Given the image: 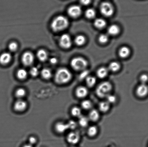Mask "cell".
<instances>
[{"instance_id": "15", "label": "cell", "mask_w": 148, "mask_h": 147, "mask_svg": "<svg viewBox=\"0 0 148 147\" xmlns=\"http://www.w3.org/2000/svg\"><path fill=\"white\" fill-rule=\"evenodd\" d=\"M12 56L10 53L5 52L0 56V63L2 64H6L10 62L11 60Z\"/></svg>"}, {"instance_id": "9", "label": "cell", "mask_w": 148, "mask_h": 147, "mask_svg": "<svg viewBox=\"0 0 148 147\" xmlns=\"http://www.w3.org/2000/svg\"><path fill=\"white\" fill-rule=\"evenodd\" d=\"M82 9L78 5H74L69 7L68 10V13L70 16L76 18L81 15Z\"/></svg>"}, {"instance_id": "40", "label": "cell", "mask_w": 148, "mask_h": 147, "mask_svg": "<svg viewBox=\"0 0 148 147\" xmlns=\"http://www.w3.org/2000/svg\"><path fill=\"white\" fill-rule=\"evenodd\" d=\"M91 2V0H80V3L82 5H87Z\"/></svg>"}, {"instance_id": "27", "label": "cell", "mask_w": 148, "mask_h": 147, "mask_svg": "<svg viewBox=\"0 0 148 147\" xmlns=\"http://www.w3.org/2000/svg\"><path fill=\"white\" fill-rule=\"evenodd\" d=\"M97 80L93 76H88L87 77L86 82L88 87L91 88L94 87L96 83Z\"/></svg>"}, {"instance_id": "36", "label": "cell", "mask_w": 148, "mask_h": 147, "mask_svg": "<svg viewBox=\"0 0 148 147\" xmlns=\"http://www.w3.org/2000/svg\"><path fill=\"white\" fill-rule=\"evenodd\" d=\"M38 142L37 138L34 136H30L28 139V144L34 146Z\"/></svg>"}, {"instance_id": "32", "label": "cell", "mask_w": 148, "mask_h": 147, "mask_svg": "<svg viewBox=\"0 0 148 147\" xmlns=\"http://www.w3.org/2000/svg\"><path fill=\"white\" fill-rule=\"evenodd\" d=\"M96 15L95 10L92 8H89L85 12V16L87 18L92 19L94 18Z\"/></svg>"}, {"instance_id": "6", "label": "cell", "mask_w": 148, "mask_h": 147, "mask_svg": "<svg viewBox=\"0 0 148 147\" xmlns=\"http://www.w3.org/2000/svg\"><path fill=\"white\" fill-rule=\"evenodd\" d=\"M27 107L28 104L23 99H18L16 101L13 106L14 110L18 113H22L25 111Z\"/></svg>"}, {"instance_id": "1", "label": "cell", "mask_w": 148, "mask_h": 147, "mask_svg": "<svg viewBox=\"0 0 148 147\" xmlns=\"http://www.w3.org/2000/svg\"><path fill=\"white\" fill-rule=\"evenodd\" d=\"M72 77V73L69 70L66 68H61L56 71L54 80L58 84L64 85L71 81Z\"/></svg>"}, {"instance_id": "14", "label": "cell", "mask_w": 148, "mask_h": 147, "mask_svg": "<svg viewBox=\"0 0 148 147\" xmlns=\"http://www.w3.org/2000/svg\"><path fill=\"white\" fill-rule=\"evenodd\" d=\"M100 118L99 112L96 109H93L91 110L88 114V119L89 120L93 122L97 121Z\"/></svg>"}, {"instance_id": "33", "label": "cell", "mask_w": 148, "mask_h": 147, "mask_svg": "<svg viewBox=\"0 0 148 147\" xmlns=\"http://www.w3.org/2000/svg\"><path fill=\"white\" fill-rule=\"evenodd\" d=\"M40 73L37 67H34L30 69V73L31 76L33 77H36Z\"/></svg>"}, {"instance_id": "34", "label": "cell", "mask_w": 148, "mask_h": 147, "mask_svg": "<svg viewBox=\"0 0 148 147\" xmlns=\"http://www.w3.org/2000/svg\"><path fill=\"white\" fill-rule=\"evenodd\" d=\"M108 37L107 35L102 34L99 37V42L102 44H104L108 41Z\"/></svg>"}, {"instance_id": "19", "label": "cell", "mask_w": 148, "mask_h": 147, "mask_svg": "<svg viewBox=\"0 0 148 147\" xmlns=\"http://www.w3.org/2000/svg\"><path fill=\"white\" fill-rule=\"evenodd\" d=\"M120 32V29L116 25L113 24L110 26L108 29V32L110 35L114 36L117 35Z\"/></svg>"}, {"instance_id": "43", "label": "cell", "mask_w": 148, "mask_h": 147, "mask_svg": "<svg viewBox=\"0 0 148 147\" xmlns=\"http://www.w3.org/2000/svg\"><path fill=\"white\" fill-rule=\"evenodd\" d=\"M70 147H77L75 146V145H73V146H72Z\"/></svg>"}, {"instance_id": "42", "label": "cell", "mask_w": 148, "mask_h": 147, "mask_svg": "<svg viewBox=\"0 0 148 147\" xmlns=\"http://www.w3.org/2000/svg\"><path fill=\"white\" fill-rule=\"evenodd\" d=\"M22 147H33L32 145L30 144H25L24 145H23Z\"/></svg>"}, {"instance_id": "20", "label": "cell", "mask_w": 148, "mask_h": 147, "mask_svg": "<svg viewBox=\"0 0 148 147\" xmlns=\"http://www.w3.org/2000/svg\"><path fill=\"white\" fill-rule=\"evenodd\" d=\"M28 73L25 69H20L17 72V76L18 79L21 80H25L27 77Z\"/></svg>"}, {"instance_id": "17", "label": "cell", "mask_w": 148, "mask_h": 147, "mask_svg": "<svg viewBox=\"0 0 148 147\" xmlns=\"http://www.w3.org/2000/svg\"><path fill=\"white\" fill-rule=\"evenodd\" d=\"M109 103L106 101L100 102L99 104V109L102 113H106L110 109V105Z\"/></svg>"}, {"instance_id": "13", "label": "cell", "mask_w": 148, "mask_h": 147, "mask_svg": "<svg viewBox=\"0 0 148 147\" xmlns=\"http://www.w3.org/2000/svg\"><path fill=\"white\" fill-rule=\"evenodd\" d=\"M75 96L78 98L82 99L86 97L88 94V90L84 86H79L75 89Z\"/></svg>"}, {"instance_id": "21", "label": "cell", "mask_w": 148, "mask_h": 147, "mask_svg": "<svg viewBox=\"0 0 148 147\" xmlns=\"http://www.w3.org/2000/svg\"><path fill=\"white\" fill-rule=\"evenodd\" d=\"M78 124L82 127H86L88 126L89 123V119L86 117L81 116L79 118Z\"/></svg>"}, {"instance_id": "10", "label": "cell", "mask_w": 148, "mask_h": 147, "mask_svg": "<svg viewBox=\"0 0 148 147\" xmlns=\"http://www.w3.org/2000/svg\"><path fill=\"white\" fill-rule=\"evenodd\" d=\"M23 64L25 65L30 66L32 64L34 60V56L30 52L27 51L23 54L22 58Z\"/></svg>"}, {"instance_id": "18", "label": "cell", "mask_w": 148, "mask_h": 147, "mask_svg": "<svg viewBox=\"0 0 148 147\" xmlns=\"http://www.w3.org/2000/svg\"><path fill=\"white\" fill-rule=\"evenodd\" d=\"M37 56L39 60L42 62L46 61L48 58L47 52L43 49L39 50L37 52Z\"/></svg>"}, {"instance_id": "41", "label": "cell", "mask_w": 148, "mask_h": 147, "mask_svg": "<svg viewBox=\"0 0 148 147\" xmlns=\"http://www.w3.org/2000/svg\"><path fill=\"white\" fill-rule=\"evenodd\" d=\"M50 62L51 64H55L57 63L58 60L56 58H51L50 59Z\"/></svg>"}, {"instance_id": "25", "label": "cell", "mask_w": 148, "mask_h": 147, "mask_svg": "<svg viewBox=\"0 0 148 147\" xmlns=\"http://www.w3.org/2000/svg\"><path fill=\"white\" fill-rule=\"evenodd\" d=\"M108 73V70L106 68L101 67L97 72V75L100 79H103L106 77Z\"/></svg>"}, {"instance_id": "38", "label": "cell", "mask_w": 148, "mask_h": 147, "mask_svg": "<svg viewBox=\"0 0 148 147\" xmlns=\"http://www.w3.org/2000/svg\"><path fill=\"white\" fill-rule=\"evenodd\" d=\"M9 49L11 51H16L17 50L18 45L15 42H12L10 43L8 46Z\"/></svg>"}, {"instance_id": "35", "label": "cell", "mask_w": 148, "mask_h": 147, "mask_svg": "<svg viewBox=\"0 0 148 147\" xmlns=\"http://www.w3.org/2000/svg\"><path fill=\"white\" fill-rule=\"evenodd\" d=\"M106 98L107 99V101L110 104L115 103L116 101V98L114 95L110 94Z\"/></svg>"}, {"instance_id": "16", "label": "cell", "mask_w": 148, "mask_h": 147, "mask_svg": "<svg viewBox=\"0 0 148 147\" xmlns=\"http://www.w3.org/2000/svg\"><path fill=\"white\" fill-rule=\"evenodd\" d=\"M27 94V91L24 88H18L15 91V96L18 99H23Z\"/></svg>"}, {"instance_id": "8", "label": "cell", "mask_w": 148, "mask_h": 147, "mask_svg": "<svg viewBox=\"0 0 148 147\" xmlns=\"http://www.w3.org/2000/svg\"><path fill=\"white\" fill-rule=\"evenodd\" d=\"M80 137L79 133L75 132H70L66 137V140L68 143L73 145L77 144L79 142Z\"/></svg>"}, {"instance_id": "2", "label": "cell", "mask_w": 148, "mask_h": 147, "mask_svg": "<svg viewBox=\"0 0 148 147\" xmlns=\"http://www.w3.org/2000/svg\"><path fill=\"white\" fill-rule=\"evenodd\" d=\"M69 24V20L66 17L59 16L56 17L52 21L51 27L53 31L58 32L66 28Z\"/></svg>"}, {"instance_id": "12", "label": "cell", "mask_w": 148, "mask_h": 147, "mask_svg": "<svg viewBox=\"0 0 148 147\" xmlns=\"http://www.w3.org/2000/svg\"><path fill=\"white\" fill-rule=\"evenodd\" d=\"M148 87L146 84H143L139 85L136 89V93L139 97L144 98L148 93Z\"/></svg>"}, {"instance_id": "39", "label": "cell", "mask_w": 148, "mask_h": 147, "mask_svg": "<svg viewBox=\"0 0 148 147\" xmlns=\"http://www.w3.org/2000/svg\"><path fill=\"white\" fill-rule=\"evenodd\" d=\"M140 80L143 84H145L148 81V76L146 74L142 75L140 78Z\"/></svg>"}, {"instance_id": "3", "label": "cell", "mask_w": 148, "mask_h": 147, "mask_svg": "<svg viewBox=\"0 0 148 147\" xmlns=\"http://www.w3.org/2000/svg\"><path fill=\"white\" fill-rule=\"evenodd\" d=\"M112 86L109 82L105 81L98 85L96 89V93L98 97L103 98L110 94L112 90Z\"/></svg>"}, {"instance_id": "11", "label": "cell", "mask_w": 148, "mask_h": 147, "mask_svg": "<svg viewBox=\"0 0 148 147\" xmlns=\"http://www.w3.org/2000/svg\"><path fill=\"white\" fill-rule=\"evenodd\" d=\"M54 129L56 133L61 134L66 132L69 129V127L67 123L58 122L55 125Z\"/></svg>"}, {"instance_id": "30", "label": "cell", "mask_w": 148, "mask_h": 147, "mask_svg": "<svg viewBox=\"0 0 148 147\" xmlns=\"http://www.w3.org/2000/svg\"><path fill=\"white\" fill-rule=\"evenodd\" d=\"M85 37L84 36L79 35L75 37V41L77 45L81 46L83 45L85 43Z\"/></svg>"}, {"instance_id": "26", "label": "cell", "mask_w": 148, "mask_h": 147, "mask_svg": "<svg viewBox=\"0 0 148 147\" xmlns=\"http://www.w3.org/2000/svg\"><path fill=\"white\" fill-rule=\"evenodd\" d=\"M98 132V129L97 126H92L88 128L87 133L88 136L90 137H93L97 135Z\"/></svg>"}, {"instance_id": "37", "label": "cell", "mask_w": 148, "mask_h": 147, "mask_svg": "<svg viewBox=\"0 0 148 147\" xmlns=\"http://www.w3.org/2000/svg\"><path fill=\"white\" fill-rule=\"evenodd\" d=\"M67 123L69 129H74L77 127V123L75 121L71 120L69 121Z\"/></svg>"}, {"instance_id": "5", "label": "cell", "mask_w": 148, "mask_h": 147, "mask_svg": "<svg viewBox=\"0 0 148 147\" xmlns=\"http://www.w3.org/2000/svg\"><path fill=\"white\" fill-rule=\"evenodd\" d=\"M100 11L103 15L110 17L114 12V8L112 4L109 2L105 1L101 3L100 6Z\"/></svg>"}, {"instance_id": "29", "label": "cell", "mask_w": 148, "mask_h": 147, "mask_svg": "<svg viewBox=\"0 0 148 147\" xmlns=\"http://www.w3.org/2000/svg\"><path fill=\"white\" fill-rule=\"evenodd\" d=\"M81 106L85 110H89L92 107V103L89 100H84L81 103Z\"/></svg>"}, {"instance_id": "22", "label": "cell", "mask_w": 148, "mask_h": 147, "mask_svg": "<svg viewBox=\"0 0 148 147\" xmlns=\"http://www.w3.org/2000/svg\"><path fill=\"white\" fill-rule=\"evenodd\" d=\"M42 77L43 79L46 80H49L51 79L52 76V73L50 70L48 68H44L41 72Z\"/></svg>"}, {"instance_id": "7", "label": "cell", "mask_w": 148, "mask_h": 147, "mask_svg": "<svg viewBox=\"0 0 148 147\" xmlns=\"http://www.w3.org/2000/svg\"><path fill=\"white\" fill-rule=\"evenodd\" d=\"M59 43L60 46L64 48H70L72 44L71 39L69 35L64 34L60 37Z\"/></svg>"}, {"instance_id": "4", "label": "cell", "mask_w": 148, "mask_h": 147, "mask_svg": "<svg viewBox=\"0 0 148 147\" xmlns=\"http://www.w3.org/2000/svg\"><path fill=\"white\" fill-rule=\"evenodd\" d=\"M71 65L74 70H82L87 67L88 62L85 59L82 58L76 57L72 59L71 62Z\"/></svg>"}, {"instance_id": "28", "label": "cell", "mask_w": 148, "mask_h": 147, "mask_svg": "<svg viewBox=\"0 0 148 147\" xmlns=\"http://www.w3.org/2000/svg\"><path fill=\"white\" fill-rule=\"evenodd\" d=\"M71 112L72 116L74 117L78 118L82 115L81 109L77 106H75L72 108Z\"/></svg>"}, {"instance_id": "31", "label": "cell", "mask_w": 148, "mask_h": 147, "mask_svg": "<svg viewBox=\"0 0 148 147\" xmlns=\"http://www.w3.org/2000/svg\"><path fill=\"white\" fill-rule=\"evenodd\" d=\"M120 65L119 64L116 62H113L110 63L109 66V69L112 72H116L119 70Z\"/></svg>"}, {"instance_id": "24", "label": "cell", "mask_w": 148, "mask_h": 147, "mask_svg": "<svg viewBox=\"0 0 148 147\" xmlns=\"http://www.w3.org/2000/svg\"><path fill=\"white\" fill-rule=\"evenodd\" d=\"M130 49L126 47H122L119 51V55L121 58H125L127 57L130 54Z\"/></svg>"}, {"instance_id": "23", "label": "cell", "mask_w": 148, "mask_h": 147, "mask_svg": "<svg viewBox=\"0 0 148 147\" xmlns=\"http://www.w3.org/2000/svg\"><path fill=\"white\" fill-rule=\"evenodd\" d=\"M94 24L97 28L99 29L103 28L105 27L106 22L102 18H97L94 21Z\"/></svg>"}]
</instances>
